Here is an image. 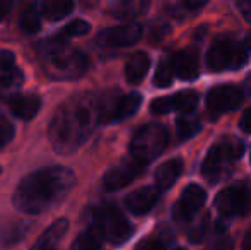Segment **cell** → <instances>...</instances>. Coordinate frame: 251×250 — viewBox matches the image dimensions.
Returning a JSON list of instances; mask_svg holds the SVG:
<instances>
[{"instance_id": "cell-1", "label": "cell", "mask_w": 251, "mask_h": 250, "mask_svg": "<svg viewBox=\"0 0 251 250\" xmlns=\"http://www.w3.org/2000/svg\"><path fill=\"white\" fill-rule=\"evenodd\" d=\"M75 185V173L65 167H47L19 182L12 202L21 213L41 214L67 199Z\"/></svg>"}, {"instance_id": "cell-2", "label": "cell", "mask_w": 251, "mask_h": 250, "mask_svg": "<svg viewBox=\"0 0 251 250\" xmlns=\"http://www.w3.org/2000/svg\"><path fill=\"white\" fill-rule=\"evenodd\" d=\"M100 124V100L72 98L65 101L53 115L48 137L58 154H72L93 134Z\"/></svg>"}, {"instance_id": "cell-3", "label": "cell", "mask_w": 251, "mask_h": 250, "mask_svg": "<svg viewBox=\"0 0 251 250\" xmlns=\"http://www.w3.org/2000/svg\"><path fill=\"white\" fill-rule=\"evenodd\" d=\"M41 65L51 79H79L86 74L89 60L82 52L72 48L67 41L53 38L41 48Z\"/></svg>"}, {"instance_id": "cell-4", "label": "cell", "mask_w": 251, "mask_h": 250, "mask_svg": "<svg viewBox=\"0 0 251 250\" xmlns=\"http://www.w3.org/2000/svg\"><path fill=\"white\" fill-rule=\"evenodd\" d=\"M91 224L101 231L102 238L113 245L125 244L132 235L133 228L122 214V211L113 204H101L89 209Z\"/></svg>"}, {"instance_id": "cell-5", "label": "cell", "mask_w": 251, "mask_h": 250, "mask_svg": "<svg viewBox=\"0 0 251 250\" xmlns=\"http://www.w3.org/2000/svg\"><path fill=\"white\" fill-rule=\"evenodd\" d=\"M243 151H245V146H243L241 140L222 139L219 142H215L208 149V153L205 154V160L201 163L203 177L208 178L212 184L219 182L227 173L229 165L243 156Z\"/></svg>"}, {"instance_id": "cell-6", "label": "cell", "mask_w": 251, "mask_h": 250, "mask_svg": "<svg viewBox=\"0 0 251 250\" xmlns=\"http://www.w3.org/2000/svg\"><path fill=\"white\" fill-rule=\"evenodd\" d=\"M169 142V134L164 125L147 124L135 132L130 142V154L142 163L155 160Z\"/></svg>"}, {"instance_id": "cell-7", "label": "cell", "mask_w": 251, "mask_h": 250, "mask_svg": "<svg viewBox=\"0 0 251 250\" xmlns=\"http://www.w3.org/2000/svg\"><path fill=\"white\" fill-rule=\"evenodd\" d=\"M205 62L212 72L238 70L248 63V52L243 45L236 41L219 40L208 48Z\"/></svg>"}, {"instance_id": "cell-8", "label": "cell", "mask_w": 251, "mask_h": 250, "mask_svg": "<svg viewBox=\"0 0 251 250\" xmlns=\"http://www.w3.org/2000/svg\"><path fill=\"white\" fill-rule=\"evenodd\" d=\"M142 105V94L130 93L116 100H100V124L122 122L137 113Z\"/></svg>"}, {"instance_id": "cell-9", "label": "cell", "mask_w": 251, "mask_h": 250, "mask_svg": "<svg viewBox=\"0 0 251 250\" xmlns=\"http://www.w3.org/2000/svg\"><path fill=\"white\" fill-rule=\"evenodd\" d=\"M215 209L222 216H243L251 209V192L245 185H231L222 189L215 197Z\"/></svg>"}, {"instance_id": "cell-10", "label": "cell", "mask_w": 251, "mask_h": 250, "mask_svg": "<svg viewBox=\"0 0 251 250\" xmlns=\"http://www.w3.org/2000/svg\"><path fill=\"white\" fill-rule=\"evenodd\" d=\"M146 163L135 160V158H128L123 160L122 163H118L116 167H113L108 173L102 178V185L106 190H120L126 187L128 184H132L137 177L144 171Z\"/></svg>"}, {"instance_id": "cell-11", "label": "cell", "mask_w": 251, "mask_h": 250, "mask_svg": "<svg viewBox=\"0 0 251 250\" xmlns=\"http://www.w3.org/2000/svg\"><path fill=\"white\" fill-rule=\"evenodd\" d=\"M140 36H142V28L139 24H123V26H113L100 31L96 41L101 47L120 48L135 45Z\"/></svg>"}, {"instance_id": "cell-12", "label": "cell", "mask_w": 251, "mask_h": 250, "mask_svg": "<svg viewBox=\"0 0 251 250\" xmlns=\"http://www.w3.org/2000/svg\"><path fill=\"white\" fill-rule=\"evenodd\" d=\"M243 101V91L232 84L214 86L207 93V108L214 113H226L238 108Z\"/></svg>"}, {"instance_id": "cell-13", "label": "cell", "mask_w": 251, "mask_h": 250, "mask_svg": "<svg viewBox=\"0 0 251 250\" xmlns=\"http://www.w3.org/2000/svg\"><path fill=\"white\" fill-rule=\"evenodd\" d=\"M205 199H207V194L200 185H188L183 190L181 197H179L175 206V218L178 221L190 220L193 214L201 209V206L205 204Z\"/></svg>"}, {"instance_id": "cell-14", "label": "cell", "mask_w": 251, "mask_h": 250, "mask_svg": "<svg viewBox=\"0 0 251 250\" xmlns=\"http://www.w3.org/2000/svg\"><path fill=\"white\" fill-rule=\"evenodd\" d=\"M5 107L14 117L21 120H31L41 110V98L38 94H10L5 98Z\"/></svg>"}, {"instance_id": "cell-15", "label": "cell", "mask_w": 251, "mask_h": 250, "mask_svg": "<svg viewBox=\"0 0 251 250\" xmlns=\"http://www.w3.org/2000/svg\"><path fill=\"white\" fill-rule=\"evenodd\" d=\"M159 200V189L155 187H142L133 190L132 194H128L125 199V206L130 213L137 214V216H142L147 214L152 207L157 204Z\"/></svg>"}, {"instance_id": "cell-16", "label": "cell", "mask_w": 251, "mask_h": 250, "mask_svg": "<svg viewBox=\"0 0 251 250\" xmlns=\"http://www.w3.org/2000/svg\"><path fill=\"white\" fill-rule=\"evenodd\" d=\"M173 67H175V72L179 79L183 81H193L199 77V54H197L195 48H186L178 54L173 55Z\"/></svg>"}, {"instance_id": "cell-17", "label": "cell", "mask_w": 251, "mask_h": 250, "mask_svg": "<svg viewBox=\"0 0 251 250\" xmlns=\"http://www.w3.org/2000/svg\"><path fill=\"white\" fill-rule=\"evenodd\" d=\"M69 226H70V223L67 218L56 220L51 226H48L47 230L40 235V238L34 242V245L31 250H58V244L67 235Z\"/></svg>"}, {"instance_id": "cell-18", "label": "cell", "mask_w": 251, "mask_h": 250, "mask_svg": "<svg viewBox=\"0 0 251 250\" xmlns=\"http://www.w3.org/2000/svg\"><path fill=\"white\" fill-rule=\"evenodd\" d=\"M29 230V223L23 220H17L12 216L0 218V245L9 247L24 238V235Z\"/></svg>"}, {"instance_id": "cell-19", "label": "cell", "mask_w": 251, "mask_h": 250, "mask_svg": "<svg viewBox=\"0 0 251 250\" xmlns=\"http://www.w3.org/2000/svg\"><path fill=\"white\" fill-rule=\"evenodd\" d=\"M149 7V0H109L108 12L118 19H133L142 16Z\"/></svg>"}, {"instance_id": "cell-20", "label": "cell", "mask_w": 251, "mask_h": 250, "mask_svg": "<svg viewBox=\"0 0 251 250\" xmlns=\"http://www.w3.org/2000/svg\"><path fill=\"white\" fill-rule=\"evenodd\" d=\"M183 171V160L179 158H173V160H168L157 167L154 173V180L155 185H157L159 190H168L169 187L175 185V182L178 180V177Z\"/></svg>"}, {"instance_id": "cell-21", "label": "cell", "mask_w": 251, "mask_h": 250, "mask_svg": "<svg viewBox=\"0 0 251 250\" xmlns=\"http://www.w3.org/2000/svg\"><path fill=\"white\" fill-rule=\"evenodd\" d=\"M151 69V58L144 52L130 55V58L125 63V77L130 84H140L146 79L147 72Z\"/></svg>"}, {"instance_id": "cell-22", "label": "cell", "mask_w": 251, "mask_h": 250, "mask_svg": "<svg viewBox=\"0 0 251 250\" xmlns=\"http://www.w3.org/2000/svg\"><path fill=\"white\" fill-rule=\"evenodd\" d=\"M41 16L48 21H60L72 14L74 2L72 0H43L40 3Z\"/></svg>"}, {"instance_id": "cell-23", "label": "cell", "mask_w": 251, "mask_h": 250, "mask_svg": "<svg viewBox=\"0 0 251 250\" xmlns=\"http://www.w3.org/2000/svg\"><path fill=\"white\" fill-rule=\"evenodd\" d=\"M102 235L96 226L89 224L87 230H84L75 240L72 242V250H100L102 244Z\"/></svg>"}, {"instance_id": "cell-24", "label": "cell", "mask_w": 251, "mask_h": 250, "mask_svg": "<svg viewBox=\"0 0 251 250\" xmlns=\"http://www.w3.org/2000/svg\"><path fill=\"white\" fill-rule=\"evenodd\" d=\"M41 10H40V3H33L29 5L26 10L23 12V16L19 17V28L23 33L27 34H34L40 31L41 28Z\"/></svg>"}, {"instance_id": "cell-25", "label": "cell", "mask_w": 251, "mask_h": 250, "mask_svg": "<svg viewBox=\"0 0 251 250\" xmlns=\"http://www.w3.org/2000/svg\"><path fill=\"white\" fill-rule=\"evenodd\" d=\"M199 105V93L193 89H185L173 94V107L181 113H192Z\"/></svg>"}, {"instance_id": "cell-26", "label": "cell", "mask_w": 251, "mask_h": 250, "mask_svg": "<svg viewBox=\"0 0 251 250\" xmlns=\"http://www.w3.org/2000/svg\"><path fill=\"white\" fill-rule=\"evenodd\" d=\"M175 67H173V60L171 58H162L159 62L157 69H155V74H154V84L157 87H169L175 81Z\"/></svg>"}, {"instance_id": "cell-27", "label": "cell", "mask_w": 251, "mask_h": 250, "mask_svg": "<svg viewBox=\"0 0 251 250\" xmlns=\"http://www.w3.org/2000/svg\"><path fill=\"white\" fill-rule=\"evenodd\" d=\"M91 29L89 23H86V21L82 19H75L72 21V23H69L67 26H63L62 29L56 33V40H62V41H67L70 40V38H75V36H84V34H87Z\"/></svg>"}, {"instance_id": "cell-28", "label": "cell", "mask_w": 251, "mask_h": 250, "mask_svg": "<svg viewBox=\"0 0 251 250\" xmlns=\"http://www.w3.org/2000/svg\"><path fill=\"white\" fill-rule=\"evenodd\" d=\"M201 129L200 122L197 117H181L178 118V122H176V132H178V137L181 140H186L190 139V137H193L195 134H199Z\"/></svg>"}, {"instance_id": "cell-29", "label": "cell", "mask_w": 251, "mask_h": 250, "mask_svg": "<svg viewBox=\"0 0 251 250\" xmlns=\"http://www.w3.org/2000/svg\"><path fill=\"white\" fill-rule=\"evenodd\" d=\"M24 81V74L19 69H14L10 72L0 74V94L10 87H17Z\"/></svg>"}, {"instance_id": "cell-30", "label": "cell", "mask_w": 251, "mask_h": 250, "mask_svg": "<svg viewBox=\"0 0 251 250\" xmlns=\"http://www.w3.org/2000/svg\"><path fill=\"white\" fill-rule=\"evenodd\" d=\"M14 134H16L14 124L7 117L0 115V149H2V147H5L7 144L14 139Z\"/></svg>"}, {"instance_id": "cell-31", "label": "cell", "mask_w": 251, "mask_h": 250, "mask_svg": "<svg viewBox=\"0 0 251 250\" xmlns=\"http://www.w3.org/2000/svg\"><path fill=\"white\" fill-rule=\"evenodd\" d=\"M173 110H175V107H173V96L155 98V100L151 103V111L154 115H166Z\"/></svg>"}, {"instance_id": "cell-32", "label": "cell", "mask_w": 251, "mask_h": 250, "mask_svg": "<svg viewBox=\"0 0 251 250\" xmlns=\"http://www.w3.org/2000/svg\"><path fill=\"white\" fill-rule=\"evenodd\" d=\"M14 69H17L14 54L9 50H0V74L10 72Z\"/></svg>"}, {"instance_id": "cell-33", "label": "cell", "mask_w": 251, "mask_h": 250, "mask_svg": "<svg viewBox=\"0 0 251 250\" xmlns=\"http://www.w3.org/2000/svg\"><path fill=\"white\" fill-rule=\"evenodd\" d=\"M135 250H166V245H164V242L159 240V238L149 237V238H144L142 242H139Z\"/></svg>"}, {"instance_id": "cell-34", "label": "cell", "mask_w": 251, "mask_h": 250, "mask_svg": "<svg viewBox=\"0 0 251 250\" xmlns=\"http://www.w3.org/2000/svg\"><path fill=\"white\" fill-rule=\"evenodd\" d=\"M236 5H238L239 12L243 14V17L251 24V0H238Z\"/></svg>"}, {"instance_id": "cell-35", "label": "cell", "mask_w": 251, "mask_h": 250, "mask_svg": "<svg viewBox=\"0 0 251 250\" xmlns=\"http://www.w3.org/2000/svg\"><path fill=\"white\" fill-rule=\"evenodd\" d=\"M239 129L246 134H251V108H248V110L243 113L241 120H239Z\"/></svg>"}, {"instance_id": "cell-36", "label": "cell", "mask_w": 251, "mask_h": 250, "mask_svg": "<svg viewBox=\"0 0 251 250\" xmlns=\"http://www.w3.org/2000/svg\"><path fill=\"white\" fill-rule=\"evenodd\" d=\"M181 2L183 7H186V9H200V7H203L205 3L208 2V0H179Z\"/></svg>"}, {"instance_id": "cell-37", "label": "cell", "mask_w": 251, "mask_h": 250, "mask_svg": "<svg viewBox=\"0 0 251 250\" xmlns=\"http://www.w3.org/2000/svg\"><path fill=\"white\" fill-rule=\"evenodd\" d=\"M10 9H12V0H0V21L9 16Z\"/></svg>"}, {"instance_id": "cell-38", "label": "cell", "mask_w": 251, "mask_h": 250, "mask_svg": "<svg viewBox=\"0 0 251 250\" xmlns=\"http://www.w3.org/2000/svg\"><path fill=\"white\" fill-rule=\"evenodd\" d=\"M243 249H251V230L245 235V240H243Z\"/></svg>"}, {"instance_id": "cell-39", "label": "cell", "mask_w": 251, "mask_h": 250, "mask_svg": "<svg viewBox=\"0 0 251 250\" xmlns=\"http://www.w3.org/2000/svg\"><path fill=\"white\" fill-rule=\"evenodd\" d=\"M248 86H250V91H251V76L248 77Z\"/></svg>"}, {"instance_id": "cell-40", "label": "cell", "mask_w": 251, "mask_h": 250, "mask_svg": "<svg viewBox=\"0 0 251 250\" xmlns=\"http://www.w3.org/2000/svg\"><path fill=\"white\" fill-rule=\"evenodd\" d=\"M173 250H186V249H183V247H176V249H173Z\"/></svg>"}, {"instance_id": "cell-41", "label": "cell", "mask_w": 251, "mask_h": 250, "mask_svg": "<svg viewBox=\"0 0 251 250\" xmlns=\"http://www.w3.org/2000/svg\"><path fill=\"white\" fill-rule=\"evenodd\" d=\"M248 45H250V48H251V36H248Z\"/></svg>"}, {"instance_id": "cell-42", "label": "cell", "mask_w": 251, "mask_h": 250, "mask_svg": "<svg viewBox=\"0 0 251 250\" xmlns=\"http://www.w3.org/2000/svg\"><path fill=\"white\" fill-rule=\"evenodd\" d=\"M243 250H251V249H243Z\"/></svg>"}, {"instance_id": "cell-43", "label": "cell", "mask_w": 251, "mask_h": 250, "mask_svg": "<svg viewBox=\"0 0 251 250\" xmlns=\"http://www.w3.org/2000/svg\"><path fill=\"white\" fill-rule=\"evenodd\" d=\"M0 173H2V168H0Z\"/></svg>"}]
</instances>
